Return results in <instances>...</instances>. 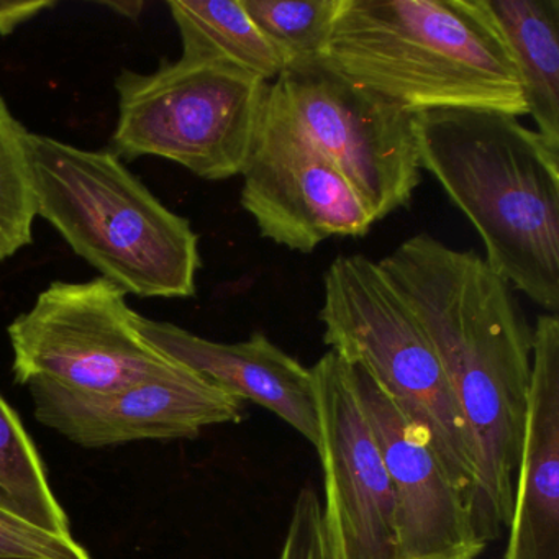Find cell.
<instances>
[{
  "mask_svg": "<svg viewBox=\"0 0 559 559\" xmlns=\"http://www.w3.org/2000/svg\"><path fill=\"white\" fill-rule=\"evenodd\" d=\"M168 8L185 60L230 64L266 83L286 71L241 0H169Z\"/></svg>",
  "mask_w": 559,
  "mask_h": 559,
  "instance_id": "2e32d148",
  "label": "cell"
},
{
  "mask_svg": "<svg viewBox=\"0 0 559 559\" xmlns=\"http://www.w3.org/2000/svg\"><path fill=\"white\" fill-rule=\"evenodd\" d=\"M5 559H15V558H5Z\"/></svg>",
  "mask_w": 559,
  "mask_h": 559,
  "instance_id": "cb8c5ba5",
  "label": "cell"
},
{
  "mask_svg": "<svg viewBox=\"0 0 559 559\" xmlns=\"http://www.w3.org/2000/svg\"><path fill=\"white\" fill-rule=\"evenodd\" d=\"M28 136L31 132L15 119L0 94V261L14 257L34 240L37 201Z\"/></svg>",
  "mask_w": 559,
  "mask_h": 559,
  "instance_id": "ac0fdd59",
  "label": "cell"
},
{
  "mask_svg": "<svg viewBox=\"0 0 559 559\" xmlns=\"http://www.w3.org/2000/svg\"><path fill=\"white\" fill-rule=\"evenodd\" d=\"M270 97L342 171L376 221L411 204L421 182L415 116L319 60L283 71Z\"/></svg>",
  "mask_w": 559,
  "mask_h": 559,
  "instance_id": "ba28073f",
  "label": "cell"
},
{
  "mask_svg": "<svg viewBox=\"0 0 559 559\" xmlns=\"http://www.w3.org/2000/svg\"><path fill=\"white\" fill-rule=\"evenodd\" d=\"M53 2L37 0V2H11L0 0V35H9L31 19L37 17L47 9L53 8Z\"/></svg>",
  "mask_w": 559,
  "mask_h": 559,
  "instance_id": "7402d4cb",
  "label": "cell"
},
{
  "mask_svg": "<svg viewBox=\"0 0 559 559\" xmlns=\"http://www.w3.org/2000/svg\"><path fill=\"white\" fill-rule=\"evenodd\" d=\"M522 78L539 136L559 153V0H486Z\"/></svg>",
  "mask_w": 559,
  "mask_h": 559,
  "instance_id": "9a60e30c",
  "label": "cell"
},
{
  "mask_svg": "<svg viewBox=\"0 0 559 559\" xmlns=\"http://www.w3.org/2000/svg\"><path fill=\"white\" fill-rule=\"evenodd\" d=\"M241 205L261 237L312 253L322 241L365 237L376 224L365 199L273 103L266 109L243 175Z\"/></svg>",
  "mask_w": 559,
  "mask_h": 559,
  "instance_id": "9c48e42d",
  "label": "cell"
},
{
  "mask_svg": "<svg viewBox=\"0 0 559 559\" xmlns=\"http://www.w3.org/2000/svg\"><path fill=\"white\" fill-rule=\"evenodd\" d=\"M140 335L163 355L221 391L276 414L313 448L320 440L319 408L310 368L257 332L240 343L202 338L169 322L136 317Z\"/></svg>",
  "mask_w": 559,
  "mask_h": 559,
  "instance_id": "4fadbf2b",
  "label": "cell"
},
{
  "mask_svg": "<svg viewBox=\"0 0 559 559\" xmlns=\"http://www.w3.org/2000/svg\"><path fill=\"white\" fill-rule=\"evenodd\" d=\"M326 522L340 559H399L395 499L384 456L356 391L352 366L329 352L310 368Z\"/></svg>",
  "mask_w": 559,
  "mask_h": 559,
  "instance_id": "30bf717a",
  "label": "cell"
},
{
  "mask_svg": "<svg viewBox=\"0 0 559 559\" xmlns=\"http://www.w3.org/2000/svg\"><path fill=\"white\" fill-rule=\"evenodd\" d=\"M430 338L476 453L471 515L489 545L512 516L533 329L513 287L474 251L415 235L378 261Z\"/></svg>",
  "mask_w": 559,
  "mask_h": 559,
  "instance_id": "6da1fadb",
  "label": "cell"
},
{
  "mask_svg": "<svg viewBox=\"0 0 559 559\" xmlns=\"http://www.w3.org/2000/svg\"><path fill=\"white\" fill-rule=\"evenodd\" d=\"M106 8L114 9L119 15L130 19V21H136L142 15L143 2H104Z\"/></svg>",
  "mask_w": 559,
  "mask_h": 559,
  "instance_id": "603a6c76",
  "label": "cell"
},
{
  "mask_svg": "<svg viewBox=\"0 0 559 559\" xmlns=\"http://www.w3.org/2000/svg\"><path fill=\"white\" fill-rule=\"evenodd\" d=\"M319 61L411 116H528L519 68L486 0H340Z\"/></svg>",
  "mask_w": 559,
  "mask_h": 559,
  "instance_id": "7a4b0ae2",
  "label": "cell"
},
{
  "mask_svg": "<svg viewBox=\"0 0 559 559\" xmlns=\"http://www.w3.org/2000/svg\"><path fill=\"white\" fill-rule=\"evenodd\" d=\"M349 366L391 476L399 559H479L487 543L477 535L466 493L391 395L365 369Z\"/></svg>",
  "mask_w": 559,
  "mask_h": 559,
  "instance_id": "7c38bea8",
  "label": "cell"
},
{
  "mask_svg": "<svg viewBox=\"0 0 559 559\" xmlns=\"http://www.w3.org/2000/svg\"><path fill=\"white\" fill-rule=\"evenodd\" d=\"M35 418L73 443L112 447L140 440H191L207 427L238 424L243 401L188 368L171 378L110 392H81L48 382L28 384Z\"/></svg>",
  "mask_w": 559,
  "mask_h": 559,
  "instance_id": "8fae6325",
  "label": "cell"
},
{
  "mask_svg": "<svg viewBox=\"0 0 559 559\" xmlns=\"http://www.w3.org/2000/svg\"><path fill=\"white\" fill-rule=\"evenodd\" d=\"M270 83L230 64L179 58L116 80L119 159L162 158L207 181L243 175L266 109Z\"/></svg>",
  "mask_w": 559,
  "mask_h": 559,
  "instance_id": "8992f818",
  "label": "cell"
},
{
  "mask_svg": "<svg viewBox=\"0 0 559 559\" xmlns=\"http://www.w3.org/2000/svg\"><path fill=\"white\" fill-rule=\"evenodd\" d=\"M93 559L73 536L45 532L0 509V559Z\"/></svg>",
  "mask_w": 559,
  "mask_h": 559,
  "instance_id": "44dd1931",
  "label": "cell"
},
{
  "mask_svg": "<svg viewBox=\"0 0 559 559\" xmlns=\"http://www.w3.org/2000/svg\"><path fill=\"white\" fill-rule=\"evenodd\" d=\"M414 129L420 168L476 228L490 270L558 312L559 153L500 112H424Z\"/></svg>",
  "mask_w": 559,
  "mask_h": 559,
  "instance_id": "3957f363",
  "label": "cell"
},
{
  "mask_svg": "<svg viewBox=\"0 0 559 559\" xmlns=\"http://www.w3.org/2000/svg\"><path fill=\"white\" fill-rule=\"evenodd\" d=\"M136 317L127 294L103 277L55 281L8 326L15 381L110 392L185 371L140 335Z\"/></svg>",
  "mask_w": 559,
  "mask_h": 559,
  "instance_id": "52a82bcc",
  "label": "cell"
},
{
  "mask_svg": "<svg viewBox=\"0 0 559 559\" xmlns=\"http://www.w3.org/2000/svg\"><path fill=\"white\" fill-rule=\"evenodd\" d=\"M277 559H340L325 506L313 487H304L297 496Z\"/></svg>",
  "mask_w": 559,
  "mask_h": 559,
  "instance_id": "ffe728a7",
  "label": "cell"
},
{
  "mask_svg": "<svg viewBox=\"0 0 559 559\" xmlns=\"http://www.w3.org/2000/svg\"><path fill=\"white\" fill-rule=\"evenodd\" d=\"M37 217L126 294L185 299L198 290L199 237L110 152L32 133Z\"/></svg>",
  "mask_w": 559,
  "mask_h": 559,
  "instance_id": "277c9868",
  "label": "cell"
},
{
  "mask_svg": "<svg viewBox=\"0 0 559 559\" xmlns=\"http://www.w3.org/2000/svg\"><path fill=\"white\" fill-rule=\"evenodd\" d=\"M503 559H559V319L533 326L522 450Z\"/></svg>",
  "mask_w": 559,
  "mask_h": 559,
  "instance_id": "5bb4252c",
  "label": "cell"
},
{
  "mask_svg": "<svg viewBox=\"0 0 559 559\" xmlns=\"http://www.w3.org/2000/svg\"><path fill=\"white\" fill-rule=\"evenodd\" d=\"M319 319L330 352L365 369L391 395L469 503L477 464L466 421L420 320L378 261L336 258L323 277Z\"/></svg>",
  "mask_w": 559,
  "mask_h": 559,
  "instance_id": "5b68a950",
  "label": "cell"
},
{
  "mask_svg": "<svg viewBox=\"0 0 559 559\" xmlns=\"http://www.w3.org/2000/svg\"><path fill=\"white\" fill-rule=\"evenodd\" d=\"M0 509L45 532L71 536L70 520L17 412L0 395Z\"/></svg>",
  "mask_w": 559,
  "mask_h": 559,
  "instance_id": "e0dca14e",
  "label": "cell"
},
{
  "mask_svg": "<svg viewBox=\"0 0 559 559\" xmlns=\"http://www.w3.org/2000/svg\"><path fill=\"white\" fill-rule=\"evenodd\" d=\"M284 67L320 60L340 0H241Z\"/></svg>",
  "mask_w": 559,
  "mask_h": 559,
  "instance_id": "d6986e66",
  "label": "cell"
}]
</instances>
